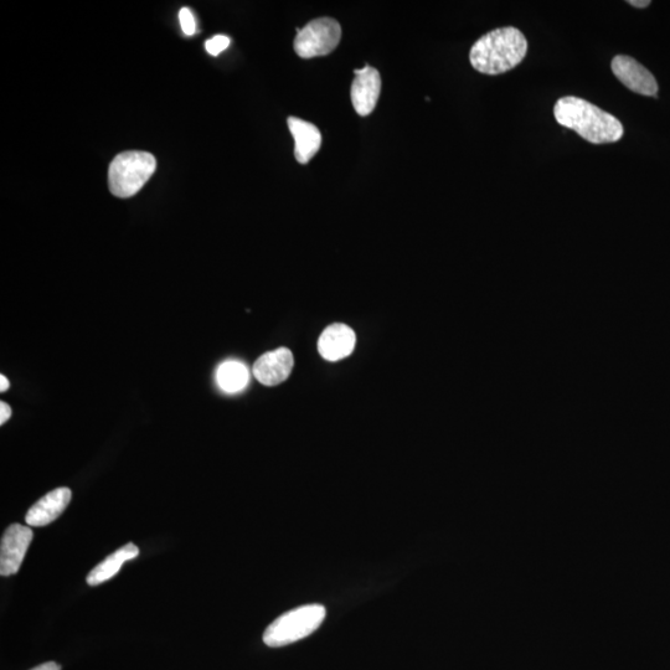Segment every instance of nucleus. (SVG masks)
<instances>
[{
	"instance_id": "aec40b11",
	"label": "nucleus",
	"mask_w": 670,
	"mask_h": 670,
	"mask_svg": "<svg viewBox=\"0 0 670 670\" xmlns=\"http://www.w3.org/2000/svg\"><path fill=\"white\" fill-rule=\"evenodd\" d=\"M0 383H2L0 384V391H2V393H5V391L9 389V380L5 378L4 375H0Z\"/></svg>"
},
{
	"instance_id": "f3484780",
	"label": "nucleus",
	"mask_w": 670,
	"mask_h": 670,
	"mask_svg": "<svg viewBox=\"0 0 670 670\" xmlns=\"http://www.w3.org/2000/svg\"><path fill=\"white\" fill-rule=\"evenodd\" d=\"M12 416V409L7 402H0V425H4Z\"/></svg>"
},
{
	"instance_id": "2eb2a0df",
	"label": "nucleus",
	"mask_w": 670,
	"mask_h": 670,
	"mask_svg": "<svg viewBox=\"0 0 670 670\" xmlns=\"http://www.w3.org/2000/svg\"><path fill=\"white\" fill-rule=\"evenodd\" d=\"M230 45V38L226 35H216L205 43V49L210 55L218 56L228 49Z\"/></svg>"
},
{
	"instance_id": "9b49d317",
	"label": "nucleus",
	"mask_w": 670,
	"mask_h": 670,
	"mask_svg": "<svg viewBox=\"0 0 670 670\" xmlns=\"http://www.w3.org/2000/svg\"><path fill=\"white\" fill-rule=\"evenodd\" d=\"M357 337L352 328L345 324H332L324 329L319 338V354L329 362H338L353 353Z\"/></svg>"
},
{
	"instance_id": "6ab92c4d",
	"label": "nucleus",
	"mask_w": 670,
	"mask_h": 670,
	"mask_svg": "<svg viewBox=\"0 0 670 670\" xmlns=\"http://www.w3.org/2000/svg\"><path fill=\"white\" fill-rule=\"evenodd\" d=\"M628 4H631L632 7L636 8H647L651 2L649 0H630V2H627Z\"/></svg>"
},
{
	"instance_id": "f03ea898",
	"label": "nucleus",
	"mask_w": 670,
	"mask_h": 670,
	"mask_svg": "<svg viewBox=\"0 0 670 670\" xmlns=\"http://www.w3.org/2000/svg\"><path fill=\"white\" fill-rule=\"evenodd\" d=\"M528 53V41L513 27L493 30L472 46L469 61L484 75H501L514 69Z\"/></svg>"
},
{
	"instance_id": "4468645a",
	"label": "nucleus",
	"mask_w": 670,
	"mask_h": 670,
	"mask_svg": "<svg viewBox=\"0 0 670 670\" xmlns=\"http://www.w3.org/2000/svg\"><path fill=\"white\" fill-rule=\"evenodd\" d=\"M216 379L226 393H239L249 383V371L242 363L226 362L220 365Z\"/></svg>"
},
{
	"instance_id": "1a4fd4ad",
	"label": "nucleus",
	"mask_w": 670,
	"mask_h": 670,
	"mask_svg": "<svg viewBox=\"0 0 670 670\" xmlns=\"http://www.w3.org/2000/svg\"><path fill=\"white\" fill-rule=\"evenodd\" d=\"M295 359L290 349L278 348L261 355L254 365V375L262 385L276 386L288 379Z\"/></svg>"
},
{
	"instance_id": "423d86ee",
	"label": "nucleus",
	"mask_w": 670,
	"mask_h": 670,
	"mask_svg": "<svg viewBox=\"0 0 670 670\" xmlns=\"http://www.w3.org/2000/svg\"><path fill=\"white\" fill-rule=\"evenodd\" d=\"M33 536V530L25 525L12 524L5 530L2 545H0V575L17 574Z\"/></svg>"
},
{
	"instance_id": "ddd939ff",
	"label": "nucleus",
	"mask_w": 670,
	"mask_h": 670,
	"mask_svg": "<svg viewBox=\"0 0 670 670\" xmlns=\"http://www.w3.org/2000/svg\"><path fill=\"white\" fill-rule=\"evenodd\" d=\"M138 554L139 550L133 543L122 546L121 549L108 556L107 559L103 560L101 564L97 565L90 572L89 576H87V584L97 586L102 584V582L112 579L113 576L118 574V571L121 570L126 561L136 559Z\"/></svg>"
},
{
	"instance_id": "a211bd4d",
	"label": "nucleus",
	"mask_w": 670,
	"mask_h": 670,
	"mask_svg": "<svg viewBox=\"0 0 670 670\" xmlns=\"http://www.w3.org/2000/svg\"><path fill=\"white\" fill-rule=\"evenodd\" d=\"M32 670H61V667L58 663L48 662L40 664V666L33 668Z\"/></svg>"
},
{
	"instance_id": "0eeeda50",
	"label": "nucleus",
	"mask_w": 670,
	"mask_h": 670,
	"mask_svg": "<svg viewBox=\"0 0 670 670\" xmlns=\"http://www.w3.org/2000/svg\"><path fill=\"white\" fill-rule=\"evenodd\" d=\"M613 74L623 85L636 94L656 97L658 84L651 71L626 55H618L612 60Z\"/></svg>"
},
{
	"instance_id": "20e7f679",
	"label": "nucleus",
	"mask_w": 670,
	"mask_h": 670,
	"mask_svg": "<svg viewBox=\"0 0 670 670\" xmlns=\"http://www.w3.org/2000/svg\"><path fill=\"white\" fill-rule=\"evenodd\" d=\"M326 607L307 605L283 613L273 621L264 633V642L268 647H285L312 635L326 618Z\"/></svg>"
},
{
	"instance_id": "6e6552de",
	"label": "nucleus",
	"mask_w": 670,
	"mask_h": 670,
	"mask_svg": "<svg viewBox=\"0 0 670 670\" xmlns=\"http://www.w3.org/2000/svg\"><path fill=\"white\" fill-rule=\"evenodd\" d=\"M355 79L352 84V103L359 116L367 117L375 110L381 92V77L379 71L365 65L362 70H355Z\"/></svg>"
},
{
	"instance_id": "f257e3e1",
	"label": "nucleus",
	"mask_w": 670,
	"mask_h": 670,
	"mask_svg": "<svg viewBox=\"0 0 670 670\" xmlns=\"http://www.w3.org/2000/svg\"><path fill=\"white\" fill-rule=\"evenodd\" d=\"M554 116L559 125L570 128L592 144L615 143L625 133L615 116L579 97H563L556 102Z\"/></svg>"
},
{
	"instance_id": "f8f14e48",
	"label": "nucleus",
	"mask_w": 670,
	"mask_h": 670,
	"mask_svg": "<svg viewBox=\"0 0 670 670\" xmlns=\"http://www.w3.org/2000/svg\"><path fill=\"white\" fill-rule=\"evenodd\" d=\"M287 125L293 138H295V157L297 162L307 164L322 147L321 131L313 123L303 121L297 117L288 118Z\"/></svg>"
},
{
	"instance_id": "7ed1b4c3",
	"label": "nucleus",
	"mask_w": 670,
	"mask_h": 670,
	"mask_svg": "<svg viewBox=\"0 0 670 670\" xmlns=\"http://www.w3.org/2000/svg\"><path fill=\"white\" fill-rule=\"evenodd\" d=\"M157 169L153 154L128 151L118 154L108 169V187L117 198L134 197Z\"/></svg>"
},
{
	"instance_id": "39448f33",
	"label": "nucleus",
	"mask_w": 670,
	"mask_h": 670,
	"mask_svg": "<svg viewBox=\"0 0 670 670\" xmlns=\"http://www.w3.org/2000/svg\"><path fill=\"white\" fill-rule=\"evenodd\" d=\"M297 32L293 48L302 59L327 56L338 48L342 39V27L329 17L314 19Z\"/></svg>"
},
{
	"instance_id": "9d476101",
	"label": "nucleus",
	"mask_w": 670,
	"mask_h": 670,
	"mask_svg": "<svg viewBox=\"0 0 670 670\" xmlns=\"http://www.w3.org/2000/svg\"><path fill=\"white\" fill-rule=\"evenodd\" d=\"M72 493L69 488H56L39 499L25 515V522L32 527H45L55 522L65 512L71 502Z\"/></svg>"
},
{
	"instance_id": "dca6fc26",
	"label": "nucleus",
	"mask_w": 670,
	"mask_h": 670,
	"mask_svg": "<svg viewBox=\"0 0 670 670\" xmlns=\"http://www.w3.org/2000/svg\"><path fill=\"white\" fill-rule=\"evenodd\" d=\"M179 22L185 35L192 36L197 33V20L189 8L180 9Z\"/></svg>"
}]
</instances>
